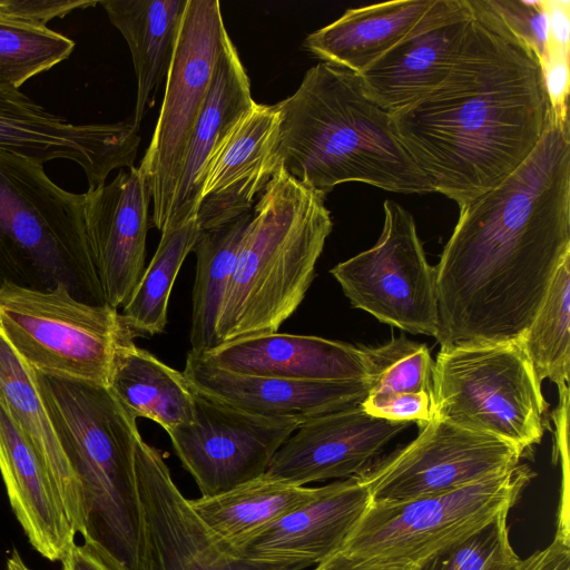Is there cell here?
<instances>
[{
	"mask_svg": "<svg viewBox=\"0 0 570 570\" xmlns=\"http://www.w3.org/2000/svg\"><path fill=\"white\" fill-rule=\"evenodd\" d=\"M136 479L141 570H288L243 560L219 541L175 484L163 453L142 438Z\"/></svg>",
	"mask_w": 570,
	"mask_h": 570,
	"instance_id": "cell-14",
	"label": "cell"
},
{
	"mask_svg": "<svg viewBox=\"0 0 570 570\" xmlns=\"http://www.w3.org/2000/svg\"><path fill=\"white\" fill-rule=\"evenodd\" d=\"M197 356L214 367L249 376L293 381L368 377L364 347L314 335L278 332L250 335L220 343Z\"/></svg>",
	"mask_w": 570,
	"mask_h": 570,
	"instance_id": "cell-22",
	"label": "cell"
},
{
	"mask_svg": "<svg viewBox=\"0 0 570 570\" xmlns=\"http://www.w3.org/2000/svg\"><path fill=\"white\" fill-rule=\"evenodd\" d=\"M326 194L282 166L261 191L217 323L220 343L275 333L303 302L332 232Z\"/></svg>",
	"mask_w": 570,
	"mask_h": 570,
	"instance_id": "cell-5",
	"label": "cell"
},
{
	"mask_svg": "<svg viewBox=\"0 0 570 570\" xmlns=\"http://www.w3.org/2000/svg\"><path fill=\"white\" fill-rule=\"evenodd\" d=\"M247 213L227 224L200 229L191 252L196 255L189 352L202 355L220 344L219 312L230 283L237 255L252 219Z\"/></svg>",
	"mask_w": 570,
	"mask_h": 570,
	"instance_id": "cell-30",
	"label": "cell"
},
{
	"mask_svg": "<svg viewBox=\"0 0 570 570\" xmlns=\"http://www.w3.org/2000/svg\"><path fill=\"white\" fill-rule=\"evenodd\" d=\"M199 232L196 218L161 232L150 263L120 313L134 336H153L165 331L173 285Z\"/></svg>",
	"mask_w": 570,
	"mask_h": 570,
	"instance_id": "cell-31",
	"label": "cell"
},
{
	"mask_svg": "<svg viewBox=\"0 0 570 570\" xmlns=\"http://www.w3.org/2000/svg\"><path fill=\"white\" fill-rule=\"evenodd\" d=\"M254 105L249 78L227 33L205 104L191 134L166 228L196 218L204 176L213 155Z\"/></svg>",
	"mask_w": 570,
	"mask_h": 570,
	"instance_id": "cell-24",
	"label": "cell"
},
{
	"mask_svg": "<svg viewBox=\"0 0 570 570\" xmlns=\"http://www.w3.org/2000/svg\"><path fill=\"white\" fill-rule=\"evenodd\" d=\"M108 387L135 419L153 420L166 432L194 420L195 391L183 372L134 341L118 352Z\"/></svg>",
	"mask_w": 570,
	"mask_h": 570,
	"instance_id": "cell-28",
	"label": "cell"
},
{
	"mask_svg": "<svg viewBox=\"0 0 570 570\" xmlns=\"http://www.w3.org/2000/svg\"><path fill=\"white\" fill-rule=\"evenodd\" d=\"M570 255V121L551 111L531 155L462 208L435 265L441 348L518 340Z\"/></svg>",
	"mask_w": 570,
	"mask_h": 570,
	"instance_id": "cell-1",
	"label": "cell"
},
{
	"mask_svg": "<svg viewBox=\"0 0 570 570\" xmlns=\"http://www.w3.org/2000/svg\"><path fill=\"white\" fill-rule=\"evenodd\" d=\"M183 374L198 393L249 413L306 420L357 406L371 383L360 381H293L249 376L214 367L188 352Z\"/></svg>",
	"mask_w": 570,
	"mask_h": 570,
	"instance_id": "cell-21",
	"label": "cell"
},
{
	"mask_svg": "<svg viewBox=\"0 0 570 570\" xmlns=\"http://www.w3.org/2000/svg\"><path fill=\"white\" fill-rule=\"evenodd\" d=\"M139 144V126L131 118L76 125L0 85V148L42 164L71 160L83 170L88 189L106 184L114 169L134 167Z\"/></svg>",
	"mask_w": 570,
	"mask_h": 570,
	"instance_id": "cell-15",
	"label": "cell"
},
{
	"mask_svg": "<svg viewBox=\"0 0 570 570\" xmlns=\"http://www.w3.org/2000/svg\"><path fill=\"white\" fill-rule=\"evenodd\" d=\"M518 464L452 491L389 504H370L344 551L413 566L510 511L534 476Z\"/></svg>",
	"mask_w": 570,
	"mask_h": 570,
	"instance_id": "cell-9",
	"label": "cell"
},
{
	"mask_svg": "<svg viewBox=\"0 0 570 570\" xmlns=\"http://www.w3.org/2000/svg\"><path fill=\"white\" fill-rule=\"evenodd\" d=\"M368 394L428 392L433 394L434 361L430 348L404 335L377 347H364Z\"/></svg>",
	"mask_w": 570,
	"mask_h": 570,
	"instance_id": "cell-34",
	"label": "cell"
},
{
	"mask_svg": "<svg viewBox=\"0 0 570 570\" xmlns=\"http://www.w3.org/2000/svg\"><path fill=\"white\" fill-rule=\"evenodd\" d=\"M435 0H399L346 10L312 32L306 49L322 62L361 73L406 37Z\"/></svg>",
	"mask_w": 570,
	"mask_h": 570,
	"instance_id": "cell-25",
	"label": "cell"
},
{
	"mask_svg": "<svg viewBox=\"0 0 570 570\" xmlns=\"http://www.w3.org/2000/svg\"><path fill=\"white\" fill-rule=\"evenodd\" d=\"M371 504L358 475L320 487V492L252 539L239 558L252 563L303 570L344 549Z\"/></svg>",
	"mask_w": 570,
	"mask_h": 570,
	"instance_id": "cell-19",
	"label": "cell"
},
{
	"mask_svg": "<svg viewBox=\"0 0 570 570\" xmlns=\"http://www.w3.org/2000/svg\"><path fill=\"white\" fill-rule=\"evenodd\" d=\"M318 492L320 488L292 485L262 475L189 503L215 537L239 558V551L258 533Z\"/></svg>",
	"mask_w": 570,
	"mask_h": 570,
	"instance_id": "cell-29",
	"label": "cell"
},
{
	"mask_svg": "<svg viewBox=\"0 0 570 570\" xmlns=\"http://www.w3.org/2000/svg\"><path fill=\"white\" fill-rule=\"evenodd\" d=\"M411 566L361 558L344 550L316 564L313 570H410Z\"/></svg>",
	"mask_w": 570,
	"mask_h": 570,
	"instance_id": "cell-41",
	"label": "cell"
},
{
	"mask_svg": "<svg viewBox=\"0 0 570 570\" xmlns=\"http://www.w3.org/2000/svg\"><path fill=\"white\" fill-rule=\"evenodd\" d=\"M510 30L522 39L540 62L546 55L547 16L543 0H488Z\"/></svg>",
	"mask_w": 570,
	"mask_h": 570,
	"instance_id": "cell-36",
	"label": "cell"
},
{
	"mask_svg": "<svg viewBox=\"0 0 570 570\" xmlns=\"http://www.w3.org/2000/svg\"><path fill=\"white\" fill-rule=\"evenodd\" d=\"M73 40L49 29L0 14V85L19 90L30 78L67 59Z\"/></svg>",
	"mask_w": 570,
	"mask_h": 570,
	"instance_id": "cell-33",
	"label": "cell"
},
{
	"mask_svg": "<svg viewBox=\"0 0 570 570\" xmlns=\"http://www.w3.org/2000/svg\"><path fill=\"white\" fill-rule=\"evenodd\" d=\"M97 1L72 0H0V14L36 26H46L76 9L96 6Z\"/></svg>",
	"mask_w": 570,
	"mask_h": 570,
	"instance_id": "cell-38",
	"label": "cell"
},
{
	"mask_svg": "<svg viewBox=\"0 0 570 570\" xmlns=\"http://www.w3.org/2000/svg\"><path fill=\"white\" fill-rule=\"evenodd\" d=\"M514 570H570L568 534H558L548 547L521 559Z\"/></svg>",
	"mask_w": 570,
	"mask_h": 570,
	"instance_id": "cell-40",
	"label": "cell"
},
{
	"mask_svg": "<svg viewBox=\"0 0 570 570\" xmlns=\"http://www.w3.org/2000/svg\"><path fill=\"white\" fill-rule=\"evenodd\" d=\"M330 273L351 305L412 334L435 336L436 269L428 262L412 214L384 203V225L374 246Z\"/></svg>",
	"mask_w": 570,
	"mask_h": 570,
	"instance_id": "cell-11",
	"label": "cell"
},
{
	"mask_svg": "<svg viewBox=\"0 0 570 570\" xmlns=\"http://www.w3.org/2000/svg\"><path fill=\"white\" fill-rule=\"evenodd\" d=\"M35 376L79 483L83 546L108 570H141L137 419L108 386Z\"/></svg>",
	"mask_w": 570,
	"mask_h": 570,
	"instance_id": "cell-4",
	"label": "cell"
},
{
	"mask_svg": "<svg viewBox=\"0 0 570 570\" xmlns=\"http://www.w3.org/2000/svg\"><path fill=\"white\" fill-rule=\"evenodd\" d=\"M0 332L33 371L105 386L118 352L134 338L118 309L81 301L62 282L49 288L4 283Z\"/></svg>",
	"mask_w": 570,
	"mask_h": 570,
	"instance_id": "cell-7",
	"label": "cell"
},
{
	"mask_svg": "<svg viewBox=\"0 0 570 570\" xmlns=\"http://www.w3.org/2000/svg\"><path fill=\"white\" fill-rule=\"evenodd\" d=\"M0 399L51 475L77 533L82 529L78 480L36 383L35 371L0 332Z\"/></svg>",
	"mask_w": 570,
	"mask_h": 570,
	"instance_id": "cell-26",
	"label": "cell"
},
{
	"mask_svg": "<svg viewBox=\"0 0 570 570\" xmlns=\"http://www.w3.org/2000/svg\"><path fill=\"white\" fill-rule=\"evenodd\" d=\"M276 107L278 164L303 185L324 194L348 181L407 195L434 191L392 114L366 94L358 73L318 62Z\"/></svg>",
	"mask_w": 570,
	"mask_h": 570,
	"instance_id": "cell-3",
	"label": "cell"
},
{
	"mask_svg": "<svg viewBox=\"0 0 570 570\" xmlns=\"http://www.w3.org/2000/svg\"><path fill=\"white\" fill-rule=\"evenodd\" d=\"M0 473L30 544L48 560L60 561L77 532L51 475L1 399Z\"/></svg>",
	"mask_w": 570,
	"mask_h": 570,
	"instance_id": "cell-23",
	"label": "cell"
},
{
	"mask_svg": "<svg viewBox=\"0 0 570 570\" xmlns=\"http://www.w3.org/2000/svg\"><path fill=\"white\" fill-rule=\"evenodd\" d=\"M99 4L131 52L137 78L131 119L139 126L167 77L187 0H106Z\"/></svg>",
	"mask_w": 570,
	"mask_h": 570,
	"instance_id": "cell-27",
	"label": "cell"
},
{
	"mask_svg": "<svg viewBox=\"0 0 570 570\" xmlns=\"http://www.w3.org/2000/svg\"><path fill=\"white\" fill-rule=\"evenodd\" d=\"M472 18L470 0H435L411 32L360 73L366 94L394 114L450 73Z\"/></svg>",
	"mask_w": 570,
	"mask_h": 570,
	"instance_id": "cell-18",
	"label": "cell"
},
{
	"mask_svg": "<svg viewBox=\"0 0 570 570\" xmlns=\"http://www.w3.org/2000/svg\"><path fill=\"white\" fill-rule=\"evenodd\" d=\"M60 561L62 570H108L83 544L78 546L76 542Z\"/></svg>",
	"mask_w": 570,
	"mask_h": 570,
	"instance_id": "cell-42",
	"label": "cell"
},
{
	"mask_svg": "<svg viewBox=\"0 0 570 570\" xmlns=\"http://www.w3.org/2000/svg\"><path fill=\"white\" fill-rule=\"evenodd\" d=\"M521 458L510 443L433 417L410 443L358 476L372 504H389L455 490L504 472Z\"/></svg>",
	"mask_w": 570,
	"mask_h": 570,
	"instance_id": "cell-12",
	"label": "cell"
},
{
	"mask_svg": "<svg viewBox=\"0 0 570 570\" xmlns=\"http://www.w3.org/2000/svg\"><path fill=\"white\" fill-rule=\"evenodd\" d=\"M361 406L373 416L419 426L434 417L433 394L428 392L368 394Z\"/></svg>",
	"mask_w": 570,
	"mask_h": 570,
	"instance_id": "cell-37",
	"label": "cell"
},
{
	"mask_svg": "<svg viewBox=\"0 0 570 570\" xmlns=\"http://www.w3.org/2000/svg\"><path fill=\"white\" fill-rule=\"evenodd\" d=\"M226 35L219 1L187 0L159 117L139 165L151 191V224L160 233L171 213L191 134Z\"/></svg>",
	"mask_w": 570,
	"mask_h": 570,
	"instance_id": "cell-10",
	"label": "cell"
},
{
	"mask_svg": "<svg viewBox=\"0 0 570 570\" xmlns=\"http://www.w3.org/2000/svg\"><path fill=\"white\" fill-rule=\"evenodd\" d=\"M434 417L513 445L542 440L548 403L520 340L441 348L433 371Z\"/></svg>",
	"mask_w": 570,
	"mask_h": 570,
	"instance_id": "cell-8",
	"label": "cell"
},
{
	"mask_svg": "<svg viewBox=\"0 0 570 570\" xmlns=\"http://www.w3.org/2000/svg\"><path fill=\"white\" fill-rule=\"evenodd\" d=\"M59 282L79 299L106 304L88 245L83 195L55 184L42 163L0 148V287L49 288Z\"/></svg>",
	"mask_w": 570,
	"mask_h": 570,
	"instance_id": "cell-6",
	"label": "cell"
},
{
	"mask_svg": "<svg viewBox=\"0 0 570 570\" xmlns=\"http://www.w3.org/2000/svg\"><path fill=\"white\" fill-rule=\"evenodd\" d=\"M6 570H30V569L23 562L20 553L16 549H13L7 560V569Z\"/></svg>",
	"mask_w": 570,
	"mask_h": 570,
	"instance_id": "cell-43",
	"label": "cell"
},
{
	"mask_svg": "<svg viewBox=\"0 0 570 570\" xmlns=\"http://www.w3.org/2000/svg\"><path fill=\"white\" fill-rule=\"evenodd\" d=\"M509 512H502L472 534L449 544L410 570H514L521 558L510 543Z\"/></svg>",
	"mask_w": 570,
	"mask_h": 570,
	"instance_id": "cell-35",
	"label": "cell"
},
{
	"mask_svg": "<svg viewBox=\"0 0 570 570\" xmlns=\"http://www.w3.org/2000/svg\"><path fill=\"white\" fill-rule=\"evenodd\" d=\"M570 255L552 279L530 326L519 337L538 380L568 385L570 370Z\"/></svg>",
	"mask_w": 570,
	"mask_h": 570,
	"instance_id": "cell-32",
	"label": "cell"
},
{
	"mask_svg": "<svg viewBox=\"0 0 570 570\" xmlns=\"http://www.w3.org/2000/svg\"><path fill=\"white\" fill-rule=\"evenodd\" d=\"M302 423L242 411L195 391L193 422L167 433L202 497H210L264 475L273 455Z\"/></svg>",
	"mask_w": 570,
	"mask_h": 570,
	"instance_id": "cell-13",
	"label": "cell"
},
{
	"mask_svg": "<svg viewBox=\"0 0 570 570\" xmlns=\"http://www.w3.org/2000/svg\"><path fill=\"white\" fill-rule=\"evenodd\" d=\"M409 425L373 416L361 405L306 420L279 446L264 475L297 487L360 475Z\"/></svg>",
	"mask_w": 570,
	"mask_h": 570,
	"instance_id": "cell-16",
	"label": "cell"
},
{
	"mask_svg": "<svg viewBox=\"0 0 570 570\" xmlns=\"http://www.w3.org/2000/svg\"><path fill=\"white\" fill-rule=\"evenodd\" d=\"M543 7L547 16L546 55L570 53V1L543 0Z\"/></svg>",
	"mask_w": 570,
	"mask_h": 570,
	"instance_id": "cell-39",
	"label": "cell"
},
{
	"mask_svg": "<svg viewBox=\"0 0 570 570\" xmlns=\"http://www.w3.org/2000/svg\"><path fill=\"white\" fill-rule=\"evenodd\" d=\"M83 195V222L104 301L124 306L145 272L151 191L142 169L120 170Z\"/></svg>",
	"mask_w": 570,
	"mask_h": 570,
	"instance_id": "cell-17",
	"label": "cell"
},
{
	"mask_svg": "<svg viewBox=\"0 0 570 570\" xmlns=\"http://www.w3.org/2000/svg\"><path fill=\"white\" fill-rule=\"evenodd\" d=\"M276 105L256 104L236 124L204 176L197 212L200 229L227 224L247 213L281 167Z\"/></svg>",
	"mask_w": 570,
	"mask_h": 570,
	"instance_id": "cell-20",
	"label": "cell"
},
{
	"mask_svg": "<svg viewBox=\"0 0 570 570\" xmlns=\"http://www.w3.org/2000/svg\"><path fill=\"white\" fill-rule=\"evenodd\" d=\"M472 18L445 80L392 114L397 134L434 191L462 208L534 150L550 117L540 60L488 0Z\"/></svg>",
	"mask_w": 570,
	"mask_h": 570,
	"instance_id": "cell-2",
	"label": "cell"
}]
</instances>
